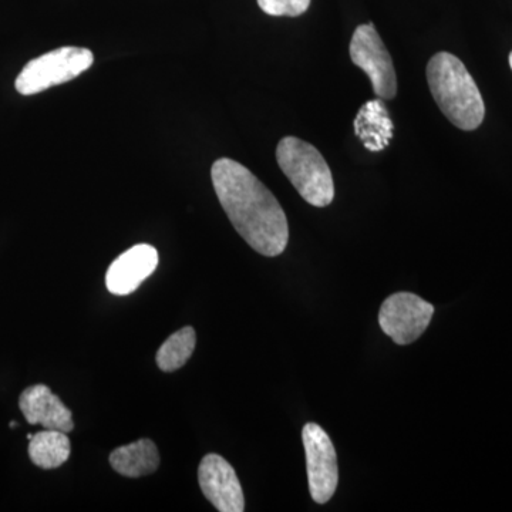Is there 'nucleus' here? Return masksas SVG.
I'll return each instance as SVG.
<instances>
[{
    "label": "nucleus",
    "mask_w": 512,
    "mask_h": 512,
    "mask_svg": "<svg viewBox=\"0 0 512 512\" xmlns=\"http://www.w3.org/2000/svg\"><path fill=\"white\" fill-rule=\"evenodd\" d=\"M211 178L225 214L249 247L264 256L281 255L288 247L289 227L275 195L231 158L215 161Z\"/></svg>",
    "instance_id": "1"
},
{
    "label": "nucleus",
    "mask_w": 512,
    "mask_h": 512,
    "mask_svg": "<svg viewBox=\"0 0 512 512\" xmlns=\"http://www.w3.org/2000/svg\"><path fill=\"white\" fill-rule=\"evenodd\" d=\"M427 82L441 113L457 128L473 131L483 124L485 106L466 66L451 53L440 52L427 64Z\"/></svg>",
    "instance_id": "2"
},
{
    "label": "nucleus",
    "mask_w": 512,
    "mask_h": 512,
    "mask_svg": "<svg viewBox=\"0 0 512 512\" xmlns=\"http://www.w3.org/2000/svg\"><path fill=\"white\" fill-rule=\"evenodd\" d=\"M276 161L303 200L323 208L335 198V184L325 158L318 148L301 138L285 137L276 147Z\"/></svg>",
    "instance_id": "3"
},
{
    "label": "nucleus",
    "mask_w": 512,
    "mask_h": 512,
    "mask_svg": "<svg viewBox=\"0 0 512 512\" xmlns=\"http://www.w3.org/2000/svg\"><path fill=\"white\" fill-rule=\"evenodd\" d=\"M94 56L84 47H60L30 60L18 79L16 90L23 96H32L50 87L70 82L93 66Z\"/></svg>",
    "instance_id": "4"
},
{
    "label": "nucleus",
    "mask_w": 512,
    "mask_h": 512,
    "mask_svg": "<svg viewBox=\"0 0 512 512\" xmlns=\"http://www.w3.org/2000/svg\"><path fill=\"white\" fill-rule=\"evenodd\" d=\"M350 59L372 82L376 96L392 100L397 94V77L392 56L372 23L357 26L350 42Z\"/></svg>",
    "instance_id": "5"
},
{
    "label": "nucleus",
    "mask_w": 512,
    "mask_h": 512,
    "mask_svg": "<svg viewBox=\"0 0 512 512\" xmlns=\"http://www.w3.org/2000/svg\"><path fill=\"white\" fill-rule=\"evenodd\" d=\"M434 306L410 292H399L383 302L380 328L397 345H410L429 328Z\"/></svg>",
    "instance_id": "6"
},
{
    "label": "nucleus",
    "mask_w": 512,
    "mask_h": 512,
    "mask_svg": "<svg viewBox=\"0 0 512 512\" xmlns=\"http://www.w3.org/2000/svg\"><path fill=\"white\" fill-rule=\"evenodd\" d=\"M308 467L309 490L313 501L326 504L339 483L338 456L332 440L319 424L308 423L302 431Z\"/></svg>",
    "instance_id": "7"
},
{
    "label": "nucleus",
    "mask_w": 512,
    "mask_h": 512,
    "mask_svg": "<svg viewBox=\"0 0 512 512\" xmlns=\"http://www.w3.org/2000/svg\"><path fill=\"white\" fill-rule=\"evenodd\" d=\"M202 494L220 512H242L245 497L234 467L218 454H208L198 467Z\"/></svg>",
    "instance_id": "8"
},
{
    "label": "nucleus",
    "mask_w": 512,
    "mask_h": 512,
    "mask_svg": "<svg viewBox=\"0 0 512 512\" xmlns=\"http://www.w3.org/2000/svg\"><path fill=\"white\" fill-rule=\"evenodd\" d=\"M158 251L148 244H138L123 252L110 265L106 286L113 295H130L154 274L158 266Z\"/></svg>",
    "instance_id": "9"
},
{
    "label": "nucleus",
    "mask_w": 512,
    "mask_h": 512,
    "mask_svg": "<svg viewBox=\"0 0 512 512\" xmlns=\"http://www.w3.org/2000/svg\"><path fill=\"white\" fill-rule=\"evenodd\" d=\"M26 421L49 430L70 433L74 429L72 412L45 384H36L22 393L19 400Z\"/></svg>",
    "instance_id": "10"
},
{
    "label": "nucleus",
    "mask_w": 512,
    "mask_h": 512,
    "mask_svg": "<svg viewBox=\"0 0 512 512\" xmlns=\"http://www.w3.org/2000/svg\"><path fill=\"white\" fill-rule=\"evenodd\" d=\"M353 128L363 146L372 153L389 147L394 134L393 121L382 99L366 101L357 111Z\"/></svg>",
    "instance_id": "11"
},
{
    "label": "nucleus",
    "mask_w": 512,
    "mask_h": 512,
    "mask_svg": "<svg viewBox=\"0 0 512 512\" xmlns=\"http://www.w3.org/2000/svg\"><path fill=\"white\" fill-rule=\"evenodd\" d=\"M110 464L120 476L138 478L153 474L160 466V454L150 439H141L136 443L116 448L111 453Z\"/></svg>",
    "instance_id": "12"
},
{
    "label": "nucleus",
    "mask_w": 512,
    "mask_h": 512,
    "mask_svg": "<svg viewBox=\"0 0 512 512\" xmlns=\"http://www.w3.org/2000/svg\"><path fill=\"white\" fill-rule=\"evenodd\" d=\"M70 440L67 433L45 429L33 434L29 440V457L35 466L53 470L63 466L70 457Z\"/></svg>",
    "instance_id": "13"
},
{
    "label": "nucleus",
    "mask_w": 512,
    "mask_h": 512,
    "mask_svg": "<svg viewBox=\"0 0 512 512\" xmlns=\"http://www.w3.org/2000/svg\"><path fill=\"white\" fill-rule=\"evenodd\" d=\"M197 343L195 330L191 326L173 333L157 352V365L163 372H175L181 369L192 356Z\"/></svg>",
    "instance_id": "14"
},
{
    "label": "nucleus",
    "mask_w": 512,
    "mask_h": 512,
    "mask_svg": "<svg viewBox=\"0 0 512 512\" xmlns=\"http://www.w3.org/2000/svg\"><path fill=\"white\" fill-rule=\"evenodd\" d=\"M262 12L269 16L298 18L311 6V0H258Z\"/></svg>",
    "instance_id": "15"
},
{
    "label": "nucleus",
    "mask_w": 512,
    "mask_h": 512,
    "mask_svg": "<svg viewBox=\"0 0 512 512\" xmlns=\"http://www.w3.org/2000/svg\"><path fill=\"white\" fill-rule=\"evenodd\" d=\"M10 427H12V429H15V427H16V421H12V423H10Z\"/></svg>",
    "instance_id": "16"
},
{
    "label": "nucleus",
    "mask_w": 512,
    "mask_h": 512,
    "mask_svg": "<svg viewBox=\"0 0 512 512\" xmlns=\"http://www.w3.org/2000/svg\"><path fill=\"white\" fill-rule=\"evenodd\" d=\"M510 66H511V69H512V52L510 53Z\"/></svg>",
    "instance_id": "17"
}]
</instances>
